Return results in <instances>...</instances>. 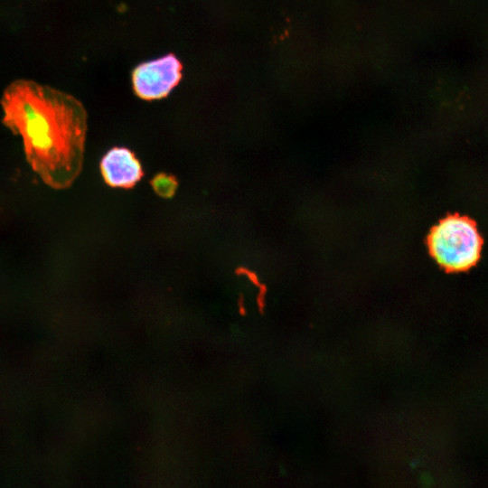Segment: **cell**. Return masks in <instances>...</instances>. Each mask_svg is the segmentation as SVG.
<instances>
[{
	"mask_svg": "<svg viewBox=\"0 0 488 488\" xmlns=\"http://www.w3.org/2000/svg\"><path fill=\"white\" fill-rule=\"evenodd\" d=\"M428 244L433 257L442 267L461 271L478 260L482 240L472 221L450 216L433 228Z\"/></svg>",
	"mask_w": 488,
	"mask_h": 488,
	"instance_id": "7a4b0ae2",
	"label": "cell"
},
{
	"mask_svg": "<svg viewBox=\"0 0 488 488\" xmlns=\"http://www.w3.org/2000/svg\"><path fill=\"white\" fill-rule=\"evenodd\" d=\"M100 172L104 181L117 188H131L143 176L139 160L126 147L108 150L100 161Z\"/></svg>",
	"mask_w": 488,
	"mask_h": 488,
	"instance_id": "277c9868",
	"label": "cell"
},
{
	"mask_svg": "<svg viewBox=\"0 0 488 488\" xmlns=\"http://www.w3.org/2000/svg\"><path fill=\"white\" fill-rule=\"evenodd\" d=\"M155 192L162 197H172L177 188V182L172 175L158 174L151 182Z\"/></svg>",
	"mask_w": 488,
	"mask_h": 488,
	"instance_id": "5b68a950",
	"label": "cell"
},
{
	"mask_svg": "<svg viewBox=\"0 0 488 488\" xmlns=\"http://www.w3.org/2000/svg\"><path fill=\"white\" fill-rule=\"evenodd\" d=\"M3 123L23 140L33 172L49 187L64 190L80 175L84 160L87 112L74 97L19 80L5 89Z\"/></svg>",
	"mask_w": 488,
	"mask_h": 488,
	"instance_id": "6da1fadb",
	"label": "cell"
},
{
	"mask_svg": "<svg viewBox=\"0 0 488 488\" xmlns=\"http://www.w3.org/2000/svg\"><path fill=\"white\" fill-rule=\"evenodd\" d=\"M182 69L181 61L173 53L143 62L132 72L134 91L142 99H163L181 80Z\"/></svg>",
	"mask_w": 488,
	"mask_h": 488,
	"instance_id": "3957f363",
	"label": "cell"
}]
</instances>
